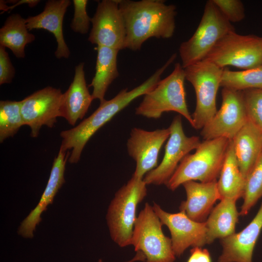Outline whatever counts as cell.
<instances>
[{
  "instance_id": "6da1fadb",
  "label": "cell",
  "mask_w": 262,
  "mask_h": 262,
  "mask_svg": "<svg viewBox=\"0 0 262 262\" xmlns=\"http://www.w3.org/2000/svg\"><path fill=\"white\" fill-rule=\"evenodd\" d=\"M126 27L125 49L137 50L151 37L168 39L174 34L176 7L163 0H119Z\"/></svg>"
},
{
  "instance_id": "7a4b0ae2",
  "label": "cell",
  "mask_w": 262,
  "mask_h": 262,
  "mask_svg": "<svg viewBox=\"0 0 262 262\" xmlns=\"http://www.w3.org/2000/svg\"><path fill=\"white\" fill-rule=\"evenodd\" d=\"M167 67V64L164 65L145 82L131 90L129 91L128 88L122 89L113 98L100 103L97 109L79 125L62 131L60 136L62 141L60 148L65 152L71 150L68 162L71 164L78 163L86 144L94 133L133 100L154 88Z\"/></svg>"
},
{
  "instance_id": "3957f363",
  "label": "cell",
  "mask_w": 262,
  "mask_h": 262,
  "mask_svg": "<svg viewBox=\"0 0 262 262\" xmlns=\"http://www.w3.org/2000/svg\"><path fill=\"white\" fill-rule=\"evenodd\" d=\"M229 141L221 137L201 142L194 153L188 154L181 161L165 185L174 191L190 180L201 182L216 181Z\"/></svg>"
},
{
  "instance_id": "277c9868",
  "label": "cell",
  "mask_w": 262,
  "mask_h": 262,
  "mask_svg": "<svg viewBox=\"0 0 262 262\" xmlns=\"http://www.w3.org/2000/svg\"><path fill=\"white\" fill-rule=\"evenodd\" d=\"M143 179L133 176L115 193L108 209L106 220L112 240L120 247L131 245L137 217V206L147 195Z\"/></svg>"
},
{
  "instance_id": "5b68a950",
  "label": "cell",
  "mask_w": 262,
  "mask_h": 262,
  "mask_svg": "<svg viewBox=\"0 0 262 262\" xmlns=\"http://www.w3.org/2000/svg\"><path fill=\"white\" fill-rule=\"evenodd\" d=\"M185 80L184 68L180 63H176L172 72L144 95L142 101L135 109V114L158 119L164 112H175L192 125V117L186 100Z\"/></svg>"
},
{
  "instance_id": "8992f818",
  "label": "cell",
  "mask_w": 262,
  "mask_h": 262,
  "mask_svg": "<svg viewBox=\"0 0 262 262\" xmlns=\"http://www.w3.org/2000/svg\"><path fill=\"white\" fill-rule=\"evenodd\" d=\"M235 31L212 0L206 1L199 24L193 35L179 48L181 65L184 68L203 60L217 42Z\"/></svg>"
},
{
  "instance_id": "52a82bcc",
  "label": "cell",
  "mask_w": 262,
  "mask_h": 262,
  "mask_svg": "<svg viewBox=\"0 0 262 262\" xmlns=\"http://www.w3.org/2000/svg\"><path fill=\"white\" fill-rule=\"evenodd\" d=\"M224 69L204 60L184 68L185 80L196 93V106L192 115V126L196 129H202L217 111L216 96Z\"/></svg>"
},
{
  "instance_id": "ba28073f",
  "label": "cell",
  "mask_w": 262,
  "mask_h": 262,
  "mask_svg": "<svg viewBox=\"0 0 262 262\" xmlns=\"http://www.w3.org/2000/svg\"><path fill=\"white\" fill-rule=\"evenodd\" d=\"M159 218L152 206L146 203L137 217L131 241L135 251L142 252L146 262H174L171 238L162 230Z\"/></svg>"
},
{
  "instance_id": "9c48e42d",
  "label": "cell",
  "mask_w": 262,
  "mask_h": 262,
  "mask_svg": "<svg viewBox=\"0 0 262 262\" xmlns=\"http://www.w3.org/2000/svg\"><path fill=\"white\" fill-rule=\"evenodd\" d=\"M203 60L223 68L231 66L246 70L262 66V37L229 32Z\"/></svg>"
},
{
  "instance_id": "30bf717a",
  "label": "cell",
  "mask_w": 262,
  "mask_h": 262,
  "mask_svg": "<svg viewBox=\"0 0 262 262\" xmlns=\"http://www.w3.org/2000/svg\"><path fill=\"white\" fill-rule=\"evenodd\" d=\"M221 106L201 129L204 140L218 138L233 139L248 118L242 91L223 87Z\"/></svg>"
},
{
  "instance_id": "8fae6325",
  "label": "cell",
  "mask_w": 262,
  "mask_h": 262,
  "mask_svg": "<svg viewBox=\"0 0 262 262\" xmlns=\"http://www.w3.org/2000/svg\"><path fill=\"white\" fill-rule=\"evenodd\" d=\"M169 128L170 134L165 147L163 159L156 168L146 174L143 180L147 185H165L181 161L201 143L198 136L186 135L180 115L173 118Z\"/></svg>"
},
{
  "instance_id": "7c38bea8",
  "label": "cell",
  "mask_w": 262,
  "mask_h": 262,
  "mask_svg": "<svg viewBox=\"0 0 262 262\" xmlns=\"http://www.w3.org/2000/svg\"><path fill=\"white\" fill-rule=\"evenodd\" d=\"M119 0H103L98 6L91 22L88 41L98 46L120 50L125 49L126 31L119 6Z\"/></svg>"
},
{
  "instance_id": "4fadbf2b",
  "label": "cell",
  "mask_w": 262,
  "mask_h": 262,
  "mask_svg": "<svg viewBox=\"0 0 262 262\" xmlns=\"http://www.w3.org/2000/svg\"><path fill=\"white\" fill-rule=\"evenodd\" d=\"M63 94L60 89L48 86L21 101L22 119L24 125L30 127L32 137H37L43 125L52 128L61 117Z\"/></svg>"
},
{
  "instance_id": "5bb4252c",
  "label": "cell",
  "mask_w": 262,
  "mask_h": 262,
  "mask_svg": "<svg viewBox=\"0 0 262 262\" xmlns=\"http://www.w3.org/2000/svg\"><path fill=\"white\" fill-rule=\"evenodd\" d=\"M152 207L163 225L167 226L170 232L172 248L176 257L180 256L190 246L202 247L207 244L205 222L195 221L183 211L168 213L154 202Z\"/></svg>"
},
{
  "instance_id": "9a60e30c",
  "label": "cell",
  "mask_w": 262,
  "mask_h": 262,
  "mask_svg": "<svg viewBox=\"0 0 262 262\" xmlns=\"http://www.w3.org/2000/svg\"><path fill=\"white\" fill-rule=\"evenodd\" d=\"M170 134L169 128L148 131L133 128L127 143L129 155L135 161L132 176L143 179L144 176L157 166L160 149Z\"/></svg>"
},
{
  "instance_id": "2e32d148",
  "label": "cell",
  "mask_w": 262,
  "mask_h": 262,
  "mask_svg": "<svg viewBox=\"0 0 262 262\" xmlns=\"http://www.w3.org/2000/svg\"><path fill=\"white\" fill-rule=\"evenodd\" d=\"M262 229V203L254 218L242 230L220 241L218 262H253V251Z\"/></svg>"
},
{
  "instance_id": "e0dca14e",
  "label": "cell",
  "mask_w": 262,
  "mask_h": 262,
  "mask_svg": "<svg viewBox=\"0 0 262 262\" xmlns=\"http://www.w3.org/2000/svg\"><path fill=\"white\" fill-rule=\"evenodd\" d=\"M69 153V151L66 154V152L60 148L53 161L49 180L38 204L21 222L18 228V233L22 237L27 238L33 237L36 226L41 221L42 213L49 204L52 203L54 196L65 183L66 164Z\"/></svg>"
},
{
  "instance_id": "ac0fdd59",
  "label": "cell",
  "mask_w": 262,
  "mask_h": 262,
  "mask_svg": "<svg viewBox=\"0 0 262 262\" xmlns=\"http://www.w3.org/2000/svg\"><path fill=\"white\" fill-rule=\"evenodd\" d=\"M70 3L69 0H49L41 13L25 19L29 31L44 29L54 35L57 43L55 55L59 59L67 58L70 54L63 35V21L66 9Z\"/></svg>"
},
{
  "instance_id": "d6986e66",
  "label": "cell",
  "mask_w": 262,
  "mask_h": 262,
  "mask_svg": "<svg viewBox=\"0 0 262 262\" xmlns=\"http://www.w3.org/2000/svg\"><path fill=\"white\" fill-rule=\"evenodd\" d=\"M186 194V200L181 202L180 211L191 219L198 222H205L213 206L220 200L217 181L198 182L190 180L182 184Z\"/></svg>"
},
{
  "instance_id": "ffe728a7",
  "label": "cell",
  "mask_w": 262,
  "mask_h": 262,
  "mask_svg": "<svg viewBox=\"0 0 262 262\" xmlns=\"http://www.w3.org/2000/svg\"><path fill=\"white\" fill-rule=\"evenodd\" d=\"M93 100L86 83L84 63H81L75 67L72 82L63 94L61 117L65 118L69 124L75 125L78 120L84 116Z\"/></svg>"
},
{
  "instance_id": "44dd1931",
  "label": "cell",
  "mask_w": 262,
  "mask_h": 262,
  "mask_svg": "<svg viewBox=\"0 0 262 262\" xmlns=\"http://www.w3.org/2000/svg\"><path fill=\"white\" fill-rule=\"evenodd\" d=\"M232 141L240 170L246 179L262 154V131L248 119Z\"/></svg>"
},
{
  "instance_id": "7402d4cb",
  "label": "cell",
  "mask_w": 262,
  "mask_h": 262,
  "mask_svg": "<svg viewBox=\"0 0 262 262\" xmlns=\"http://www.w3.org/2000/svg\"><path fill=\"white\" fill-rule=\"evenodd\" d=\"M236 200L223 198L212 210L205 221L207 228V244L216 239L228 237L235 232L239 213L236 206Z\"/></svg>"
},
{
  "instance_id": "603a6c76",
  "label": "cell",
  "mask_w": 262,
  "mask_h": 262,
  "mask_svg": "<svg viewBox=\"0 0 262 262\" xmlns=\"http://www.w3.org/2000/svg\"><path fill=\"white\" fill-rule=\"evenodd\" d=\"M119 50L104 46L97 47V58L95 74L90 86L93 90V99L100 103L105 99V93L112 82L119 76L117 67V56Z\"/></svg>"
},
{
  "instance_id": "cb8c5ba5",
  "label": "cell",
  "mask_w": 262,
  "mask_h": 262,
  "mask_svg": "<svg viewBox=\"0 0 262 262\" xmlns=\"http://www.w3.org/2000/svg\"><path fill=\"white\" fill-rule=\"evenodd\" d=\"M245 184L246 179L240 170L231 140L217 181L220 200L227 198L237 201L243 197Z\"/></svg>"
},
{
  "instance_id": "d4e9b609",
  "label": "cell",
  "mask_w": 262,
  "mask_h": 262,
  "mask_svg": "<svg viewBox=\"0 0 262 262\" xmlns=\"http://www.w3.org/2000/svg\"><path fill=\"white\" fill-rule=\"evenodd\" d=\"M34 39V35L27 28L25 19L18 14L8 17L0 29V46L10 49L17 58L25 57V46Z\"/></svg>"
},
{
  "instance_id": "484cf974",
  "label": "cell",
  "mask_w": 262,
  "mask_h": 262,
  "mask_svg": "<svg viewBox=\"0 0 262 262\" xmlns=\"http://www.w3.org/2000/svg\"><path fill=\"white\" fill-rule=\"evenodd\" d=\"M220 86L239 91L261 89L262 66L242 71H232L224 68Z\"/></svg>"
},
{
  "instance_id": "4316f807",
  "label": "cell",
  "mask_w": 262,
  "mask_h": 262,
  "mask_svg": "<svg viewBox=\"0 0 262 262\" xmlns=\"http://www.w3.org/2000/svg\"><path fill=\"white\" fill-rule=\"evenodd\" d=\"M24 125L21 113V101H0V142L14 136Z\"/></svg>"
},
{
  "instance_id": "83f0119b",
  "label": "cell",
  "mask_w": 262,
  "mask_h": 262,
  "mask_svg": "<svg viewBox=\"0 0 262 262\" xmlns=\"http://www.w3.org/2000/svg\"><path fill=\"white\" fill-rule=\"evenodd\" d=\"M262 197V154L246 179L243 203L239 215H247Z\"/></svg>"
},
{
  "instance_id": "f1b7e54d",
  "label": "cell",
  "mask_w": 262,
  "mask_h": 262,
  "mask_svg": "<svg viewBox=\"0 0 262 262\" xmlns=\"http://www.w3.org/2000/svg\"><path fill=\"white\" fill-rule=\"evenodd\" d=\"M242 91L248 119L262 131V88Z\"/></svg>"
},
{
  "instance_id": "f546056e",
  "label": "cell",
  "mask_w": 262,
  "mask_h": 262,
  "mask_svg": "<svg viewBox=\"0 0 262 262\" xmlns=\"http://www.w3.org/2000/svg\"><path fill=\"white\" fill-rule=\"evenodd\" d=\"M222 15L230 23L238 22L245 17V10L240 0H212Z\"/></svg>"
},
{
  "instance_id": "4dcf8cb0",
  "label": "cell",
  "mask_w": 262,
  "mask_h": 262,
  "mask_svg": "<svg viewBox=\"0 0 262 262\" xmlns=\"http://www.w3.org/2000/svg\"><path fill=\"white\" fill-rule=\"evenodd\" d=\"M74 15L70 27L76 33L86 34L90 27L91 18L86 11L87 0H73Z\"/></svg>"
},
{
  "instance_id": "1f68e13d",
  "label": "cell",
  "mask_w": 262,
  "mask_h": 262,
  "mask_svg": "<svg viewBox=\"0 0 262 262\" xmlns=\"http://www.w3.org/2000/svg\"><path fill=\"white\" fill-rule=\"evenodd\" d=\"M15 73L14 67L5 48L0 46V84L10 83Z\"/></svg>"
},
{
  "instance_id": "d6a6232c",
  "label": "cell",
  "mask_w": 262,
  "mask_h": 262,
  "mask_svg": "<svg viewBox=\"0 0 262 262\" xmlns=\"http://www.w3.org/2000/svg\"><path fill=\"white\" fill-rule=\"evenodd\" d=\"M187 262H212L210 252L202 247H194L190 250V255Z\"/></svg>"
},
{
  "instance_id": "836d02e7",
  "label": "cell",
  "mask_w": 262,
  "mask_h": 262,
  "mask_svg": "<svg viewBox=\"0 0 262 262\" xmlns=\"http://www.w3.org/2000/svg\"><path fill=\"white\" fill-rule=\"evenodd\" d=\"M40 1V0H22L17 1L16 4L15 5L10 6H8L4 4H3L2 2L0 1V10L3 11V12L12 10L13 8H14L16 6H18V5L26 3L28 4L30 7H33L35 6L37 4V3Z\"/></svg>"
}]
</instances>
